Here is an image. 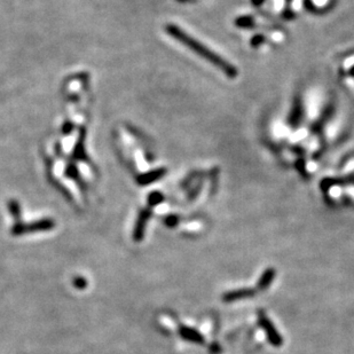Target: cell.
<instances>
[{
    "instance_id": "cell-1",
    "label": "cell",
    "mask_w": 354,
    "mask_h": 354,
    "mask_svg": "<svg viewBox=\"0 0 354 354\" xmlns=\"http://www.w3.org/2000/svg\"><path fill=\"white\" fill-rule=\"evenodd\" d=\"M166 31L169 32L174 39H177L179 43L185 45L186 47H188L189 49H192L193 52H195L197 55H200L203 59L209 61V62L218 68V69L222 70L225 75L228 76V77L234 78L237 76L238 72L233 64H231L228 61L223 59L222 56L216 54L215 52H212L210 48L204 46V45L200 43V41L194 39L193 37H190L188 33H186L184 30L178 28L177 25L169 24L166 26Z\"/></svg>"
}]
</instances>
